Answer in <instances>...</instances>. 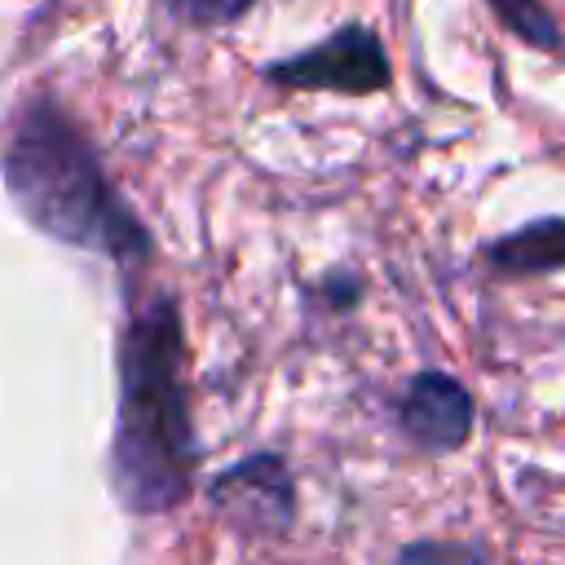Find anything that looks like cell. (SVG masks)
<instances>
[{
    "instance_id": "9c48e42d",
    "label": "cell",
    "mask_w": 565,
    "mask_h": 565,
    "mask_svg": "<svg viewBox=\"0 0 565 565\" xmlns=\"http://www.w3.org/2000/svg\"><path fill=\"white\" fill-rule=\"evenodd\" d=\"M168 9L185 22H234L243 9H252V0H168Z\"/></svg>"
},
{
    "instance_id": "5b68a950",
    "label": "cell",
    "mask_w": 565,
    "mask_h": 565,
    "mask_svg": "<svg viewBox=\"0 0 565 565\" xmlns=\"http://www.w3.org/2000/svg\"><path fill=\"white\" fill-rule=\"evenodd\" d=\"M212 499L247 534H278L291 521V477L274 455L225 468L212 486Z\"/></svg>"
},
{
    "instance_id": "8992f818",
    "label": "cell",
    "mask_w": 565,
    "mask_h": 565,
    "mask_svg": "<svg viewBox=\"0 0 565 565\" xmlns=\"http://www.w3.org/2000/svg\"><path fill=\"white\" fill-rule=\"evenodd\" d=\"M486 265L494 274L530 278V274H556L565 269V216L530 221L486 247Z\"/></svg>"
},
{
    "instance_id": "52a82bcc",
    "label": "cell",
    "mask_w": 565,
    "mask_h": 565,
    "mask_svg": "<svg viewBox=\"0 0 565 565\" xmlns=\"http://www.w3.org/2000/svg\"><path fill=\"white\" fill-rule=\"evenodd\" d=\"M490 9H494V18L516 35V40H525V44H534V49H565V35H561V26L552 22V13H547V4L543 0H486Z\"/></svg>"
},
{
    "instance_id": "277c9868",
    "label": "cell",
    "mask_w": 565,
    "mask_h": 565,
    "mask_svg": "<svg viewBox=\"0 0 565 565\" xmlns=\"http://www.w3.org/2000/svg\"><path fill=\"white\" fill-rule=\"evenodd\" d=\"M406 437L428 455H450L472 437V397L446 371H419L397 406Z\"/></svg>"
},
{
    "instance_id": "ba28073f",
    "label": "cell",
    "mask_w": 565,
    "mask_h": 565,
    "mask_svg": "<svg viewBox=\"0 0 565 565\" xmlns=\"http://www.w3.org/2000/svg\"><path fill=\"white\" fill-rule=\"evenodd\" d=\"M393 565H490V556H486L481 547H472V543L419 539V543H406Z\"/></svg>"
},
{
    "instance_id": "6da1fadb",
    "label": "cell",
    "mask_w": 565,
    "mask_h": 565,
    "mask_svg": "<svg viewBox=\"0 0 565 565\" xmlns=\"http://www.w3.org/2000/svg\"><path fill=\"white\" fill-rule=\"evenodd\" d=\"M194 419L185 393V335L172 296L137 305L119 344V415L110 486L128 512L159 516L185 503L194 481Z\"/></svg>"
},
{
    "instance_id": "7a4b0ae2",
    "label": "cell",
    "mask_w": 565,
    "mask_h": 565,
    "mask_svg": "<svg viewBox=\"0 0 565 565\" xmlns=\"http://www.w3.org/2000/svg\"><path fill=\"white\" fill-rule=\"evenodd\" d=\"M0 172L22 216L49 238L124 265L150 256L141 216L119 199L97 150L53 97H31L9 115Z\"/></svg>"
},
{
    "instance_id": "3957f363",
    "label": "cell",
    "mask_w": 565,
    "mask_h": 565,
    "mask_svg": "<svg viewBox=\"0 0 565 565\" xmlns=\"http://www.w3.org/2000/svg\"><path fill=\"white\" fill-rule=\"evenodd\" d=\"M269 79L282 88H322V93H344V97H371L384 93L393 79V66L384 57V44L371 26L349 22L322 44L296 53L291 62L269 66Z\"/></svg>"
}]
</instances>
